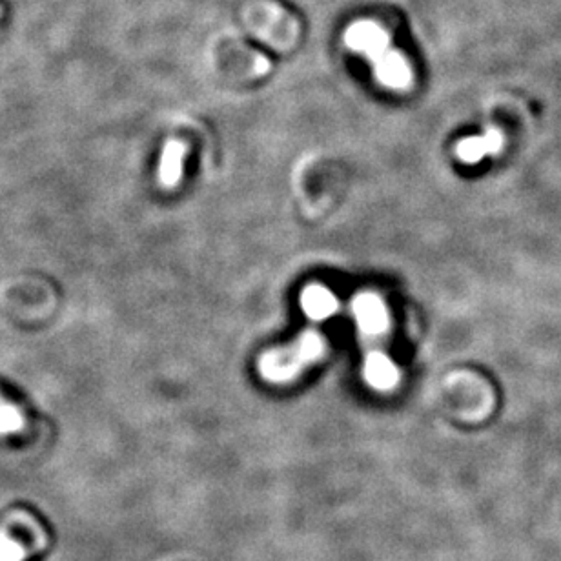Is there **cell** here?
<instances>
[{"mask_svg":"<svg viewBox=\"0 0 561 561\" xmlns=\"http://www.w3.org/2000/svg\"><path fill=\"white\" fill-rule=\"evenodd\" d=\"M345 42L352 51L365 55L379 84L390 90H407L412 84V72L407 59L392 48L390 37L376 22L359 21L348 26Z\"/></svg>","mask_w":561,"mask_h":561,"instance_id":"6da1fadb","label":"cell"},{"mask_svg":"<svg viewBox=\"0 0 561 561\" xmlns=\"http://www.w3.org/2000/svg\"><path fill=\"white\" fill-rule=\"evenodd\" d=\"M325 339L314 330H308L297 337L288 347L274 348L265 352L259 359V374L270 383H290L306 367L317 363L325 356Z\"/></svg>","mask_w":561,"mask_h":561,"instance_id":"7a4b0ae2","label":"cell"},{"mask_svg":"<svg viewBox=\"0 0 561 561\" xmlns=\"http://www.w3.org/2000/svg\"><path fill=\"white\" fill-rule=\"evenodd\" d=\"M352 314L356 319L357 328L365 336H381L390 327L387 305L374 292H361L352 301Z\"/></svg>","mask_w":561,"mask_h":561,"instance_id":"3957f363","label":"cell"},{"mask_svg":"<svg viewBox=\"0 0 561 561\" xmlns=\"http://www.w3.org/2000/svg\"><path fill=\"white\" fill-rule=\"evenodd\" d=\"M363 376L370 387L381 390V392L392 390L399 383L398 367L387 354H383L379 350L368 352L365 357V365H363Z\"/></svg>","mask_w":561,"mask_h":561,"instance_id":"277c9868","label":"cell"},{"mask_svg":"<svg viewBox=\"0 0 561 561\" xmlns=\"http://www.w3.org/2000/svg\"><path fill=\"white\" fill-rule=\"evenodd\" d=\"M503 148V135L498 130H489L478 137H465L456 146V157L461 163L478 164L487 155H496Z\"/></svg>","mask_w":561,"mask_h":561,"instance_id":"5b68a950","label":"cell"},{"mask_svg":"<svg viewBox=\"0 0 561 561\" xmlns=\"http://www.w3.org/2000/svg\"><path fill=\"white\" fill-rule=\"evenodd\" d=\"M301 308L308 319L325 321L336 314L339 301L327 286L310 285L301 292Z\"/></svg>","mask_w":561,"mask_h":561,"instance_id":"8992f818","label":"cell"},{"mask_svg":"<svg viewBox=\"0 0 561 561\" xmlns=\"http://www.w3.org/2000/svg\"><path fill=\"white\" fill-rule=\"evenodd\" d=\"M186 146L179 141H170L164 146L159 163V183L164 188H174L181 181L184 170Z\"/></svg>","mask_w":561,"mask_h":561,"instance_id":"52a82bcc","label":"cell"},{"mask_svg":"<svg viewBox=\"0 0 561 561\" xmlns=\"http://www.w3.org/2000/svg\"><path fill=\"white\" fill-rule=\"evenodd\" d=\"M26 425V418L21 408L15 407L8 399L0 396V436H11L21 432Z\"/></svg>","mask_w":561,"mask_h":561,"instance_id":"ba28073f","label":"cell"},{"mask_svg":"<svg viewBox=\"0 0 561 561\" xmlns=\"http://www.w3.org/2000/svg\"><path fill=\"white\" fill-rule=\"evenodd\" d=\"M24 560H26V549L21 541L11 538L6 532H0V561Z\"/></svg>","mask_w":561,"mask_h":561,"instance_id":"9c48e42d","label":"cell"}]
</instances>
